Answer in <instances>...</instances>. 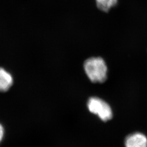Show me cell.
I'll return each instance as SVG.
<instances>
[{"mask_svg": "<svg viewBox=\"0 0 147 147\" xmlns=\"http://www.w3.org/2000/svg\"><path fill=\"white\" fill-rule=\"evenodd\" d=\"M84 71L90 81L94 83H103L107 79V67L101 57H91L84 63Z\"/></svg>", "mask_w": 147, "mask_h": 147, "instance_id": "1", "label": "cell"}, {"mask_svg": "<svg viewBox=\"0 0 147 147\" xmlns=\"http://www.w3.org/2000/svg\"><path fill=\"white\" fill-rule=\"evenodd\" d=\"M13 84V78L5 69L0 67V92H5Z\"/></svg>", "mask_w": 147, "mask_h": 147, "instance_id": "4", "label": "cell"}, {"mask_svg": "<svg viewBox=\"0 0 147 147\" xmlns=\"http://www.w3.org/2000/svg\"><path fill=\"white\" fill-rule=\"evenodd\" d=\"M125 147H147V137L141 132H136L126 137L124 141Z\"/></svg>", "mask_w": 147, "mask_h": 147, "instance_id": "3", "label": "cell"}, {"mask_svg": "<svg viewBox=\"0 0 147 147\" xmlns=\"http://www.w3.org/2000/svg\"><path fill=\"white\" fill-rule=\"evenodd\" d=\"M118 0H96L98 8L104 12H108L118 3Z\"/></svg>", "mask_w": 147, "mask_h": 147, "instance_id": "5", "label": "cell"}, {"mask_svg": "<svg viewBox=\"0 0 147 147\" xmlns=\"http://www.w3.org/2000/svg\"><path fill=\"white\" fill-rule=\"evenodd\" d=\"M4 133L5 130L3 126L0 124V143L2 141L3 137H4Z\"/></svg>", "mask_w": 147, "mask_h": 147, "instance_id": "6", "label": "cell"}, {"mask_svg": "<svg viewBox=\"0 0 147 147\" xmlns=\"http://www.w3.org/2000/svg\"><path fill=\"white\" fill-rule=\"evenodd\" d=\"M87 107L90 112L97 115L104 121H110L113 117L110 106L99 98H90L87 102Z\"/></svg>", "mask_w": 147, "mask_h": 147, "instance_id": "2", "label": "cell"}]
</instances>
